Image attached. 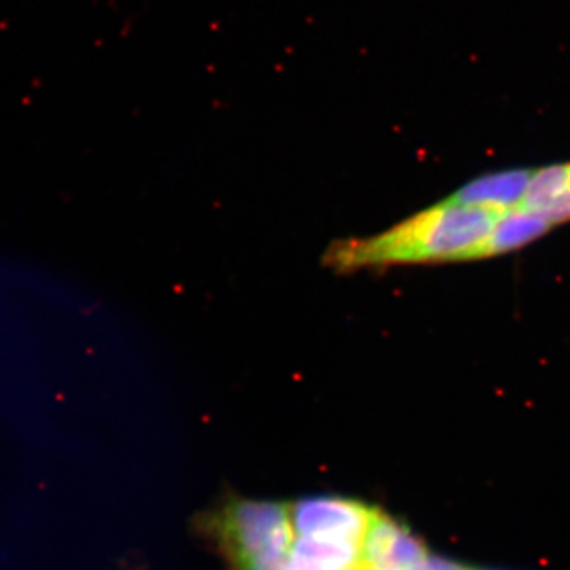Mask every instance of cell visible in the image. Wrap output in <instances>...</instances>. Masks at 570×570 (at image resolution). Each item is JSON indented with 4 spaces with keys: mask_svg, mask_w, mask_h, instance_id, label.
Masks as SVG:
<instances>
[{
    "mask_svg": "<svg viewBox=\"0 0 570 570\" xmlns=\"http://www.w3.org/2000/svg\"><path fill=\"white\" fill-rule=\"evenodd\" d=\"M198 531L225 570H412L428 554L381 509L336 494L227 497L206 510Z\"/></svg>",
    "mask_w": 570,
    "mask_h": 570,
    "instance_id": "obj_1",
    "label": "cell"
},
{
    "mask_svg": "<svg viewBox=\"0 0 570 570\" xmlns=\"http://www.w3.org/2000/svg\"><path fill=\"white\" fill-rule=\"evenodd\" d=\"M504 213L439 202L381 234L333 243L324 255L325 265L340 273H354L389 266L460 264Z\"/></svg>",
    "mask_w": 570,
    "mask_h": 570,
    "instance_id": "obj_2",
    "label": "cell"
},
{
    "mask_svg": "<svg viewBox=\"0 0 570 570\" xmlns=\"http://www.w3.org/2000/svg\"><path fill=\"white\" fill-rule=\"evenodd\" d=\"M538 168H512L480 176L449 195V204L475 206V208L509 209L519 208Z\"/></svg>",
    "mask_w": 570,
    "mask_h": 570,
    "instance_id": "obj_3",
    "label": "cell"
},
{
    "mask_svg": "<svg viewBox=\"0 0 570 570\" xmlns=\"http://www.w3.org/2000/svg\"><path fill=\"white\" fill-rule=\"evenodd\" d=\"M551 228L553 225L549 220L530 209L521 208V206L509 209L502 214L501 219L491 228L490 234L463 255L460 264L515 253L521 247L531 245L535 239L549 234Z\"/></svg>",
    "mask_w": 570,
    "mask_h": 570,
    "instance_id": "obj_4",
    "label": "cell"
},
{
    "mask_svg": "<svg viewBox=\"0 0 570 570\" xmlns=\"http://www.w3.org/2000/svg\"><path fill=\"white\" fill-rule=\"evenodd\" d=\"M521 208L539 214L551 225L570 220V163L538 168Z\"/></svg>",
    "mask_w": 570,
    "mask_h": 570,
    "instance_id": "obj_5",
    "label": "cell"
},
{
    "mask_svg": "<svg viewBox=\"0 0 570 570\" xmlns=\"http://www.w3.org/2000/svg\"><path fill=\"white\" fill-rule=\"evenodd\" d=\"M426 570H468L463 568H459V566L450 564L448 561L436 560V558H431V561L428 562Z\"/></svg>",
    "mask_w": 570,
    "mask_h": 570,
    "instance_id": "obj_6",
    "label": "cell"
}]
</instances>
